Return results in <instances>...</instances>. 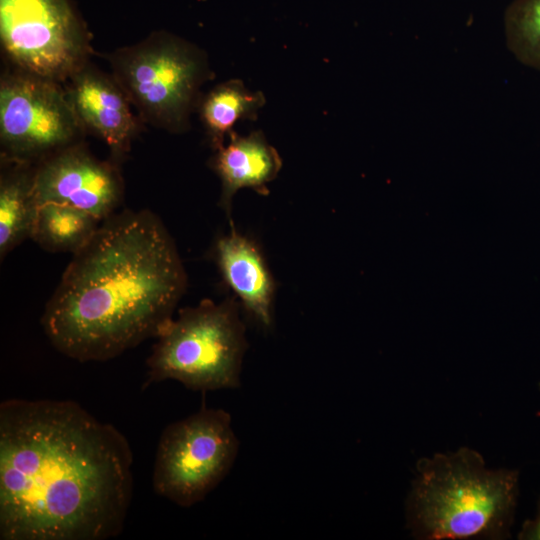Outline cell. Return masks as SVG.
<instances>
[{
  "mask_svg": "<svg viewBox=\"0 0 540 540\" xmlns=\"http://www.w3.org/2000/svg\"><path fill=\"white\" fill-rule=\"evenodd\" d=\"M126 437L70 400L0 404V539L104 540L124 528Z\"/></svg>",
  "mask_w": 540,
  "mask_h": 540,
  "instance_id": "cell-1",
  "label": "cell"
},
{
  "mask_svg": "<svg viewBox=\"0 0 540 540\" xmlns=\"http://www.w3.org/2000/svg\"><path fill=\"white\" fill-rule=\"evenodd\" d=\"M187 275L152 211L104 219L66 267L41 324L53 347L79 362L107 361L156 337L173 318Z\"/></svg>",
  "mask_w": 540,
  "mask_h": 540,
  "instance_id": "cell-2",
  "label": "cell"
},
{
  "mask_svg": "<svg viewBox=\"0 0 540 540\" xmlns=\"http://www.w3.org/2000/svg\"><path fill=\"white\" fill-rule=\"evenodd\" d=\"M409 497L412 522L427 539L508 535L518 495V472L485 468L463 447L417 462Z\"/></svg>",
  "mask_w": 540,
  "mask_h": 540,
  "instance_id": "cell-3",
  "label": "cell"
},
{
  "mask_svg": "<svg viewBox=\"0 0 540 540\" xmlns=\"http://www.w3.org/2000/svg\"><path fill=\"white\" fill-rule=\"evenodd\" d=\"M155 338L144 387L168 379L201 392L240 386L248 344L233 297L180 309Z\"/></svg>",
  "mask_w": 540,
  "mask_h": 540,
  "instance_id": "cell-4",
  "label": "cell"
},
{
  "mask_svg": "<svg viewBox=\"0 0 540 540\" xmlns=\"http://www.w3.org/2000/svg\"><path fill=\"white\" fill-rule=\"evenodd\" d=\"M106 59L139 119L170 133L188 130L200 88L213 77L204 51L166 31L118 48Z\"/></svg>",
  "mask_w": 540,
  "mask_h": 540,
  "instance_id": "cell-5",
  "label": "cell"
},
{
  "mask_svg": "<svg viewBox=\"0 0 540 540\" xmlns=\"http://www.w3.org/2000/svg\"><path fill=\"white\" fill-rule=\"evenodd\" d=\"M238 450L231 415L220 408L202 407L163 430L155 455L153 489L178 506L190 507L226 477Z\"/></svg>",
  "mask_w": 540,
  "mask_h": 540,
  "instance_id": "cell-6",
  "label": "cell"
},
{
  "mask_svg": "<svg viewBox=\"0 0 540 540\" xmlns=\"http://www.w3.org/2000/svg\"><path fill=\"white\" fill-rule=\"evenodd\" d=\"M0 40L17 70L58 83L89 63L92 52L69 0H0Z\"/></svg>",
  "mask_w": 540,
  "mask_h": 540,
  "instance_id": "cell-7",
  "label": "cell"
},
{
  "mask_svg": "<svg viewBox=\"0 0 540 540\" xmlns=\"http://www.w3.org/2000/svg\"><path fill=\"white\" fill-rule=\"evenodd\" d=\"M61 83L21 70L0 83L1 160L37 165L85 132Z\"/></svg>",
  "mask_w": 540,
  "mask_h": 540,
  "instance_id": "cell-8",
  "label": "cell"
},
{
  "mask_svg": "<svg viewBox=\"0 0 540 540\" xmlns=\"http://www.w3.org/2000/svg\"><path fill=\"white\" fill-rule=\"evenodd\" d=\"M123 180L116 160H100L82 142L47 157L34 172L38 205L54 202L86 211L103 221L122 202Z\"/></svg>",
  "mask_w": 540,
  "mask_h": 540,
  "instance_id": "cell-9",
  "label": "cell"
},
{
  "mask_svg": "<svg viewBox=\"0 0 540 540\" xmlns=\"http://www.w3.org/2000/svg\"><path fill=\"white\" fill-rule=\"evenodd\" d=\"M68 84L69 99L84 131L103 140L113 160L123 158L139 132V118L113 76L87 63Z\"/></svg>",
  "mask_w": 540,
  "mask_h": 540,
  "instance_id": "cell-10",
  "label": "cell"
},
{
  "mask_svg": "<svg viewBox=\"0 0 540 540\" xmlns=\"http://www.w3.org/2000/svg\"><path fill=\"white\" fill-rule=\"evenodd\" d=\"M213 258L223 280L246 311L263 328H271L274 282L257 245L238 233L231 223L230 233L217 239Z\"/></svg>",
  "mask_w": 540,
  "mask_h": 540,
  "instance_id": "cell-11",
  "label": "cell"
},
{
  "mask_svg": "<svg viewBox=\"0 0 540 540\" xmlns=\"http://www.w3.org/2000/svg\"><path fill=\"white\" fill-rule=\"evenodd\" d=\"M230 142L215 150L210 166L221 181L219 205L231 214L232 199L242 188H250L261 195L269 193L272 182L282 168L278 151L270 145L262 131L240 136L232 131Z\"/></svg>",
  "mask_w": 540,
  "mask_h": 540,
  "instance_id": "cell-12",
  "label": "cell"
},
{
  "mask_svg": "<svg viewBox=\"0 0 540 540\" xmlns=\"http://www.w3.org/2000/svg\"><path fill=\"white\" fill-rule=\"evenodd\" d=\"M0 258L30 239L38 203L34 194L35 165L1 160Z\"/></svg>",
  "mask_w": 540,
  "mask_h": 540,
  "instance_id": "cell-13",
  "label": "cell"
},
{
  "mask_svg": "<svg viewBox=\"0 0 540 540\" xmlns=\"http://www.w3.org/2000/svg\"><path fill=\"white\" fill-rule=\"evenodd\" d=\"M265 103L261 91L249 90L239 79L220 83L200 98V119L214 151L224 146L225 136L238 121L256 120Z\"/></svg>",
  "mask_w": 540,
  "mask_h": 540,
  "instance_id": "cell-14",
  "label": "cell"
},
{
  "mask_svg": "<svg viewBox=\"0 0 540 540\" xmlns=\"http://www.w3.org/2000/svg\"><path fill=\"white\" fill-rule=\"evenodd\" d=\"M101 220L76 207L48 202L39 205L31 238L53 253H76L98 230Z\"/></svg>",
  "mask_w": 540,
  "mask_h": 540,
  "instance_id": "cell-15",
  "label": "cell"
},
{
  "mask_svg": "<svg viewBox=\"0 0 540 540\" xmlns=\"http://www.w3.org/2000/svg\"><path fill=\"white\" fill-rule=\"evenodd\" d=\"M508 50L522 65L540 70V0H513L503 15Z\"/></svg>",
  "mask_w": 540,
  "mask_h": 540,
  "instance_id": "cell-16",
  "label": "cell"
},
{
  "mask_svg": "<svg viewBox=\"0 0 540 540\" xmlns=\"http://www.w3.org/2000/svg\"><path fill=\"white\" fill-rule=\"evenodd\" d=\"M519 538L525 540H540V500L538 503L537 516L524 523L523 528L519 533Z\"/></svg>",
  "mask_w": 540,
  "mask_h": 540,
  "instance_id": "cell-17",
  "label": "cell"
}]
</instances>
